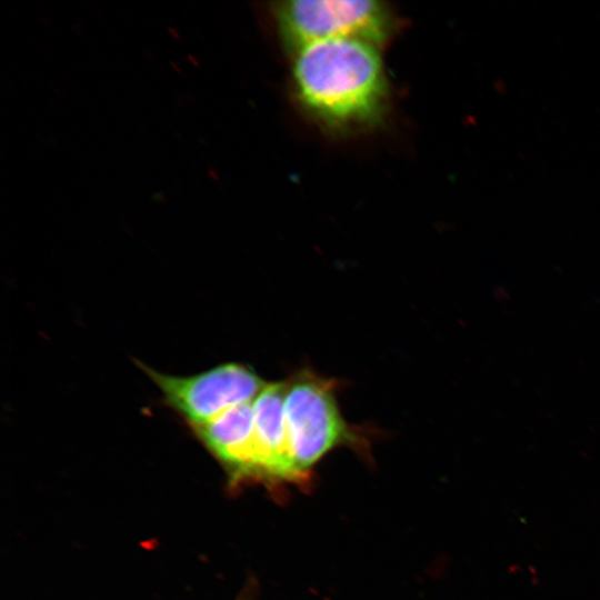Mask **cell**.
<instances>
[{
    "label": "cell",
    "mask_w": 600,
    "mask_h": 600,
    "mask_svg": "<svg viewBox=\"0 0 600 600\" xmlns=\"http://www.w3.org/2000/svg\"><path fill=\"white\" fill-rule=\"evenodd\" d=\"M297 94L313 116L336 127L366 124L382 112L387 83L374 44L331 39L296 51Z\"/></svg>",
    "instance_id": "6da1fadb"
},
{
    "label": "cell",
    "mask_w": 600,
    "mask_h": 600,
    "mask_svg": "<svg viewBox=\"0 0 600 600\" xmlns=\"http://www.w3.org/2000/svg\"><path fill=\"white\" fill-rule=\"evenodd\" d=\"M274 13L286 44L294 52L331 39H358L376 46L391 29L389 9L372 0L282 1Z\"/></svg>",
    "instance_id": "7a4b0ae2"
},
{
    "label": "cell",
    "mask_w": 600,
    "mask_h": 600,
    "mask_svg": "<svg viewBox=\"0 0 600 600\" xmlns=\"http://www.w3.org/2000/svg\"><path fill=\"white\" fill-rule=\"evenodd\" d=\"M333 383L312 373L287 382L284 419L292 461L302 477L328 451L351 439Z\"/></svg>",
    "instance_id": "3957f363"
},
{
    "label": "cell",
    "mask_w": 600,
    "mask_h": 600,
    "mask_svg": "<svg viewBox=\"0 0 600 600\" xmlns=\"http://www.w3.org/2000/svg\"><path fill=\"white\" fill-rule=\"evenodd\" d=\"M140 367L160 389L164 403L192 429L252 402L266 387L253 370L241 363H224L188 377L164 374L142 363Z\"/></svg>",
    "instance_id": "277c9868"
},
{
    "label": "cell",
    "mask_w": 600,
    "mask_h": 600,
    "mask_svg": "<svg viewBox=\"0 0 600 600\" xmlns=\"http://www.w3.org/2000/svg\"><path fill=\"white\" fill-rule=\"evenodd\" d=\"M287 382L267 383L253 400L254 473L296 480L298 472L289 451L284 419Z\"/></svg>",
    "instance_id": "5b68a950"
},
{
    "label": "cell",
    "mask_w": 600,
    "mask_h": 600,
    "mask_svg": "<svg viewBox=\"0 0 600 600\" xmlns=\"http://www.w3.org/2000/svg\"><path fill=\"white\" fill-rule=\"evenodd\" d=\"M252 403L231 408L212 421L193 428L194 433L216 457L241 474L254 473Z\"/></svg>",
    "instance_id": "8992f818"
}]
</instances>
